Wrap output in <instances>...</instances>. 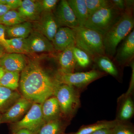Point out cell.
Here are the masks:
<instances>
[{"label":"cell","mask_w":134,"mask_h":134,"mask_svg":"<svg viewBox=\"0 0 134 134\" xmlns=\"http://www.w3.org/2000/svg\"><path fill=\"white\" fill-rule=\"evenodd\" d=\"M19 82L22 97L34 103L42 104L54 95L61 84L56 76L46 70L38 60H29L21 71Z\"/></svg>","instance_id":"1"},{"label":"cell","mask_w":134,"mask_h":134,"mask_svg":"<svg viewBox=\"0 0 134 134\" xmlns=\"http://www.w3.org/2000/svg\"><path fill=\"white\" fill-rule=\"evenodd\" d=\"M133 8H126L117 23L103 36L105 52L111 59L114 57L120 43L133 30Z\"/></svg>","instance_id":"2"},{"label":"cell","mask_w":134,"mask_h":134,"mask_svg":"<svg viewBox=\"0 0 134 134\" xmlns=\"http://www.w3.org/2000/svg\"><path fill=\"white\" fill-rule=\"evenodd\" d=\"M75 33V45L88 53L92 59L105 55L103 35L85 26L72 29Z\"/></svg>","instance_id":"3"},{"label":"cell","mask_w":134,"mask_h":134,"mask_svg":"<svg viewBox=\"0 0 134 134\" xmlns=\"http://www.w3.org/2000/svg\"><path fill=\"white\" fill-rule=\"evenodd\" d=\"M123 13L112 5L103 8L89 16L83 26L98 32L103 36L118 21Z\"/></svg>","instance_id":"4"},{"label":"cell","mask_w":134,"mask_h":134,"mask_svg":"<svg viewBox=\"0 0 134 134\" xmlns=\"http://www.w3.org/2000/svg\"><path fill=\"white\" fill-rule=\"evenodd\" d=\"M54 96L58 100L62 114L65 117H72L80 106L79 93L74 86L61 84Z\"/></svg>","instance_id":"5"},{"label":"cell","mask_w":134,"mask_h":134,"mask_svg":"<svg viewBox=\"0 0 134 134\" xmlns=\"http://www.w3.org/2000/svg\"><path fill=\"white\" fill-rule=\"evenodd\" d=\"M45 123L42 114L41 104L34 103L23 119L11 124L10 129L12 134L23 129L27 130L33 134H37Z\"/></svg>","instance_id":"6"},{"label":"cell","mask_w":134,"mask_h":134,"mask_svg":"<svg viewBox=\"0 0 134 134\" xmlns=\"http://www.w3.org/2000/svg\"><path fill=\"white\" fill-rule=\"evenodd\" d=\"M103 72L92 70L85 72L64 74L58 72L56 76L61 84L67 85L75 87H84L96 79L104 76Z\"/></svg>","instance_id":"7"},{"label":"cell","mask_w":134,"mask_h":134,"mask_svg":"<svg viewBox=\"0 0 134 134\" xmlns=\"http://www.w3.org/2000/svg\"><path fill=\"white\" fill-rule=\"evenodd\" d=\"M33 103L22 97L6 112L2 114L1 124H11L21 120L29 111Z\"/></svg>","instance_id":"8"},{"label":"cell","mask_w":134,"mask_h":134,"mask_svg":"<svg viewBox=\"0 0 134 134\" xmlns=\"http://www.w3.org/2000/svg\"><path fill=\"white\" fill-rule=\"evenodd\" d=\"M53 13L59 28L67 27L73 29L79 26L77 19L67 1H59Z\"/></svg>","instance_id":"9"},{"label":"cell","mask_w":134,"mask_h":134,"mask_svg":"<svg viewBox=\"0 0 134 134\" xmlns=\"http://www.w3.org/2000/svg\"><path fill=\"white\" fill-rule=\"evenodd\" d=\"M34 30L42 34L51 42L59 28L52 12H43L37 21L32 23Z\"/></svg>","instance_id":"10"},{"label":"cell","mask_w":134,"mask_h":134,"mask_svg":"<svg viewBox=\"0 0 134 134\" xmlns=\"http://www.w3.org/2000/svg\"><path fill=\"white\" fill-rule=\"evenodd\" d=\"M134 56V31L133 30L122 40L113 58L117 65L124 66L130 65L133 61Z\"/></svg>","instance_id":"11"},{"label":"cell","mask_w":134,"mask_h":134,"mask_svg":"<svg viewBox=\"0 0 134 134\" xmlns=\"http://www.w3.org/2000/svg\"><path fill=\"white\" fill-rule=\"evenodd\" d=\"M29 53L44 52H54L52 43L42 34L33 30L26 38Z\"/></svg>","instance_id":"12"},{"label":"cell","mask_w":134,"mask_h":134,"mask_svg":"<svg viewBox=\"0 0 134 134\" xmlns=\"http://www.w3.org/2000/svg\"><path fill=\"white\" fill-rule=\"evenodd\" d=\"M26 63L25 56L22 54L8 53L0 57V66L5 72H21Z\"/></svg>","instance_id":"13"},{"label":"cell","mask_w":134,"mask_h":134,"mask_svg":"<svg viewBox=\"0 0 134 134\" xmlns=\"http://www.w3.org/2000/svg\"><path fill=\"white\" fill-rule=\"evenodd\" d=\"M52 42L55 51L62 52L75 42L74 30L68 27H60Z\"/></svg>","instance_id":"14"},{"label":"cell","mask_w":134,"mask_h":134,"mask_svg":"<svg viewBox=\"0 0 134 134\" xmlns=\"http://www.w3.org/2000/svg\"><path fill=\"white\" fill-rule=\"evenodd\" d=\"M18 12L26 21L34 22L37 21L42 12L40 1L24 0L18 8Z\"/></svg>","instance_id":"15"},{"label":"cell","mask_w":134,"mask_h":134,"mask_svg":"<svg viewBox=\"0 0 134 134\" xmlns=\"http://www.w3.org/2000/svg\"><path fill=\"white\" fill-rule=\"evenodd\" d=\"M75 43H72L62 52L58 56L60 69L58 71L64 74L74 73L76 66L75 60L73 53V48Z\"/></svg>","instance_id":"16"},{"label":"cell","mask_w":134,"mask_h":134,"mask_svg":"<svg viewBox=\"0 0 134 134\" xmlns=\"http://www.w3.org/2000/svg\"><path fill=\"white\" fill-rule=\"evenodd\" d=\"M43 119L46 122L61 119L62 114L59 105L55 97H52L41 104Z\"/></svg>","instance_id":"17"},{"label":"cell","mask_w":134,"mask_h":134,"mask_svg":"<svg viewBox=\"0 0 134 134\" xmlns=\"http://www.w3.org/2000/svg\"><path fill=\"white\" fill-rule=\"evenodd\" d=\"M22 97L17 91L0 86V113H4Z\"/></svg>","instance_id":"18"},{"label":"cell","mask_w":134,"mask_h":134,"mask_svg":"<svg viewBox=\"0 0 134 134\" xmlns=\"http://www.w3.org/2000/svg\"><path fill=\"white\" fill-rule=\"evenodd\" d=\"M33 30L32 23L25 21L13 26L6 27L5 31L8 36L12 38H26Z\"/></svg>","instance_id":"19"},{"label":"cell","mask_w":134,"mask_h":134,"mask_svg":"<svg viewBox=\"0 0 134 134\" xmlns=\"http://www.w3.org/2000/svg\"><path fill=\"white\" fill-rule=\"evenodd\" d=\"M77 19L79 26H83L89 18L85 0L67 1Z\"/></svg>","instance_id":"20"},{"label":"cell","mask_w":134,"mask_h":134,"mask_svg":"<svg viewBox=\"0 0 134 134\" xmlns=\"http://www.w3.org/2000/svg\"><path fill=\"white\" fill-rule=\"evenodd\" d=\"M117 120L120 122H125L132 118L134 113L133 101L130 96L123 97Z\"/></svg>","instance_id":"21"},{"label":"cell","mask_w":134,"mask_h":134,"mask_svg":"<svg viewBox=\"0 0 134 134\" xmlns=\"http://www.w3.org/2000/svg\"><path fill=\"white\" fill-rule=\"evenodd\" d=\"M120 122V121L117 120L98 121L92 125L81 127L75 134H89L100 130L111 129L114 128Z\"/></svg>","instance_id":"22"},{"label":"cell","mask_w":134,"mask_h":134,"mask_svg":"<svg viewBox=\"0 0 134 134\" xmlns=\"http://www.w3.org/2000/svg\"><path fill=\"white\" fill-rule=\"evenodd\" d=\"M97 66L106 73L114 77L119 76V70L110 58L106 55H100L93 59Z\"/></svg>","instance_id":"23"},{"label":"cell","mask_w":134,"mask_h":134,"mask_svg":"<svg viewBox=\"0 0 134 134\" xmlns=\"http://www.w3.org/2000/svg\"><path fill=\"white\" fill-rule=\"evenodd\" d=\"M67 125L59 119L46 122L37 134H63Z\"/></svg>","instance_id":"24"},{"label":"cell","mask_w":134,"mask_h":134,"mask_svg":"<svg viewBox=\"0 0 134 134\" xmlns=\"http://www.w3.org/2000/svg\"><path fill=\"white\" fill-rule=\"evenodd\" d=\"M20 76L19 72H5L1 80L0 86L17 91L19 86Z\"/></svg>","instance_id":"25"},{"label":"cell","mask_w":134,"mask_h":134,"mask_svg":"<svg viewBox=\"0 0 134 134\" xmlns=\"http://www.w3.org/2000/svg\"><path fill=\"white\" fill-rule=\"evenodd\" d=\"M8 45L9 46L8 53L29 54L26 38H11L7 39Z\"/></svg>","instance_id":"26"},{"label":"cell","mask_w":134,"mask_h":134,"mask_svg":"<svg viewBox=\"0 0 134 134\" xmlns=\"http://www.w3.org/2000/svg\"><path fill=\"white\" fill-rule=\"evenodd\" d=\"M73 53L76 65L85 68L91 65L93 59L88 53L77 47L75 45L73 48Z\"/></svg>","instance_id":"27"},{"label":"cell","mask_w":134,"mask_h":134,"mask_svg":"<svg viewBox=\"0 0 134 134\" xmlns=\"http://www.w3.org/2000/svg\"><path fill=\"white\" fill-rule=\"evenodd\" d=\"M25 21L18 12L14 10H9L0 18V24L5 26H13Z\"/></svg>","instance_id":"28"},{"label":"cell","mask_w":134,"mask_h":134,"mask_svg":"<svg viewBox=\"0 0 134 134\" xmlns=\"http://www.w3.org/2000/svg\"><path fill=\"white\" fill-rule=\"evenodd\" d=\"M85 2L89 16L101 9L112 5L108 0H85Z\"/></svg>","instance_id":"29"},{"label":"cell","mask_w":134,"mask_h":134,"mask_svg":"<svg viewBox=\"0 0 134 134\" xmlns=\"http://www.w3.org/2000/svg\"><path fill=\"white\" fill-rule=\"evenodd\" d=\"M113 134H134L133 128L125 122H120L113 128Z\"/></svg>","instance_id":"30"},{"label":"cell","mask_w":134,"mask_h":134,"mask_svg":"<svg viewBox=\"0 0 134 134\" xmlns=\"http://www.w3.org/2000/svg\"><path fill=\"white\" fill-rule=\"evenodd\" d=\"M43 12H52L55 9L59 1L58 0H43L40 1Z\"/></svg>","instance_id":"31"},{"label":"cell","mask_w":134,"mask_h":134,"mask_svg":"<svg viewBox=\"0 0 134 134\" xmlns=\"http://www.w3.org/2000/svg\"><path fill=\"white\" fill-rule=\"evenodd\" d=\"M6 29V26L0 24V44L8 52L9 50V46L7 42V39L5 38V32Z\"/></svg>","instance_id":"32"},{"label":"cell","mask_w":134,"mask_h":134,"mask_svg":"<svg viewBox=\"0 0 134 134\" xmlns=\"http://www.w3.org/2000/svg\"><path fill=\"white\" fill-rule=\"evenodd\" d=\"M110 2L113 7L122 12L126 9L125 0H111Z\"/></svg>","instance_id":"33"},{"label":"cell","mask_w":134,"mask_h":134,"mask_svg":"<svg viewBox=\"0 0 134 134\" xmlns=\"http://www.w3.org/2000/svg\"><path fill=\"white\" fill-rule=\"evenodd\" d=\"M130 67L132 68V76H131V81H130V86L126 94H125L124 97H127L130 96V94L132 93L134 89V60L132 61V62L130 64Z\"/></svg>","instance_id":"34"},{"label":"cell","mask_w":134,"mask_h":134,"mask_svg":"<svg viewBox=\"0 0 134 134\" xmlns=\"http://www.w3.org/2000/svg\"><path fill=\"white\" fill-rule=\"evenodd\" d=\"M22 3V1L21 0H6V5L12 10L20 7Z\"/></svg>","instance_id":"35"},{"label":"cell","mask_w":134,"mask_h":134,"mask_svg":"<svg viewBox=\"0 0 134 134\" xmlns=\"http://www.w3.org/2000/svg\"><path fill=\"white\" fill-rule=\"evenodd\" d=\"M10 10L12 9L7 5L1 4L0 5V18L4 15L7 12Z\"/></svg>","instance_id":"36"},{"label":"cell","mask_w":134,"mask_h":134,"mask_svg":"<svg viewBox=\"0 0 134 134\" xmlns=\"http://www.w3.org/2000/svg\"><path fill=\"white\" fill-rule=\"evenodd\" d=\"M113 129H104L95 131L89 134H113Z\"/></svg>","instance_id":"37"},{"label":"cell","mask_w":134,"mask_h":134,"mask_svg":"<svg viewBox=\"0 0 134 134\" xmlns=\"http://www.w3.org/2000/svg\"><path fill=\"white\" fill-rule=\"evenodd\" d=\"M126 8H133L134 1L133 0H125Z\"/></svg>","instance_id":"38"},{"label":"cell","mask_w":134,"mask_h":134,"mask_svg":"<svg viewBox=\"0 0 134 134\" xmlns=\"http://www.w3.org/2000/svg\"><path fill=\"white\" fill-rule=\"evenodd\" d=\"M13 134H33L26 129H21Z\"/></svg>","instance_id":"39"},{"label":"cell","mask_w":134,"mask_h":134,"mask_svg":"<svg viewBox=\"0 0 134 134\" xmlns=\"http://www.w3.org/2000/svg\"><path fill=\"white\" fill-rule=\"evenodd\" d=\"M5 50L4 47L0 44V57H1L5 53Z\"/></svg>","instance_id":"40"},{"label":"cell","mask_w":134,"mask_h":134,"mask_svg":"<svg viewBox=\"0 0 134 134\" xmlns=\"http://www.w3.org/2000/svg\"><path fill=\"white\" fill-rule=\"evenodd\" d=\"M5 72L4 69L1 67L0 66V82H1V80L5 74Z\"/></svg>","instance_id":"41"},{"label":"cell","mask_w":134,"mask_h":134,"mask_svg":"<svg viewBox=\"0 0 134 134\" xmlns=\"http://www.w3.org/2000/svg\"><path fill=\"white\" fill-rule=\"evenodd\" d=\"M6 5V0H0V5Z\"/></svg>","instance_id":"42"},{"label":"cell","mask_w":134,"mask_h":134,"mask_svg":"<svg viewBox=\"0 0 134 134\" xmlns=\"http://www.w3.org/2000/svg\"><path fill=\"white\" fill-rule=\"evenodd\" d=\"M2 114L1 113H0V124H1V117Z\"/></svg>","instance_id":"43"},{"label":"cell","mask_w":134,"mask_h":134,"mask_svg":"<svg viewBox=\"0 0 134 134\" xmlns=\"http://www.w3.org/2000/svg\"><path fill=\"white\" fill-rule=\"evenodd\" d=\"M63 134H75V133H68V134L64 133Z\"/></svg>","instance_id":"44"}]
</instances>
